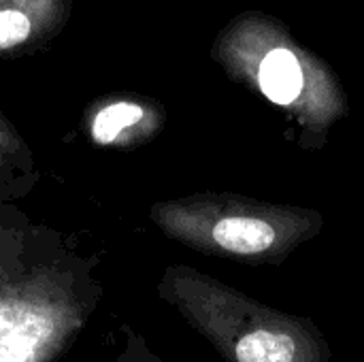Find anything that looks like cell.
<instances>
[{
  "label": "cell",
  "mask_w": 364,
  "mask_h": 362,
  "mask_svg": "<svg viewBox=\"0 0 364 362\" xmlns=\"http://www.w3.org/2000/svg\"><path fill=\"white\" fill-rule=\"evenodd\" d=\"M151 220L168 239L196 252L254 262H282L322 226L309 209L213 192L156 203Z\"/></svg>",
  "instance_id": "2"
},
{
  "label": "cell",
  "mask_w": 364,
  "mask_h": 362,
  "mask_svg": "<svg viewBox=\"0 0 364 362\" xmlns=\"http://www.w3.org/2000/svg\"><path fill=\"white\" fill-rule=\"evenodd\" d=\"M32 34L30 17L19 9H0V51L23 45Z\"/></svg>",
  "instance_id": "6"
},
{
  "label": "cell",
  "mask_w": 364,
  "mask_h": 362,
  "mask_svg": "<svg viewBox=\"0 0 364 362\" xmlns=\"http://www.w3.org/2000/svg\"><path fill=\"white\" fill-rule=\"evenodd\" d=\"M145 111L134 102H113L100 109L92 122V139L100 145L119 143L130 128L139 126Z\"/></svg>",
  "instance_id": "5"
},
{
  "label": "cell",
  "mask_w": 364,
  "mask_h": 362,
  "mask_svg": "<svg viewBox=\"0 0 364 362\" xmlns=\"http://www.w3.org/2000/svg\"><path fill=\"white\" fill-rule=\"evenodd\" d=\"M158 294L226 362H326L331 356L314 324L269 309L192 267H168Z\"/></svg>",
  "instance_id": "1"
},
{
  "label": "cell",
  "mask_w": 364,
  "mask_h": 362,
  "mask_svg": "<svg viewBox=\"0 0 364 362\" xmlns=\"http://www.w3.org/2000/svg\"><path fill=\"white\" fill-rule=\"evenodd\" d=\"M21 154H26V151H23V145H21L19 137L0 117V171L4 166H9L11 162H15L17 156H21Z\"/></svg>",
  "instance_id": "7"
},
{
  "label": "cell",
  "mask_w": 364,
  "mask_h": 362,
  "mask_svg": "<svg viewBox=\"0 0 364 362\" xmlns=\"http://www.w3.org/2000/svg\"><path fill=\"white\" fill-rule=\"evenodd\" d=\"M77 326L75 309L34 280L0 290V362H49Z\"/></svg>",
  "instance_id": "3"
},
{
  "label": "cell",
  "mask_w": 364,
  "mask_h": 362,
  "mask_svg": "<svg viewBox=\"0 0 364 362\" xmlns=\"http://www.w3.org/2000/svg\"><path fill=\"white\" fill-rule=\"evenodd\" d=\"M258 83L269 100L286 107L294 105L305 87L303 66L290 49H273L260 62Z\"/></svg>",
  "instance_id": "4"
}]
</instances>
